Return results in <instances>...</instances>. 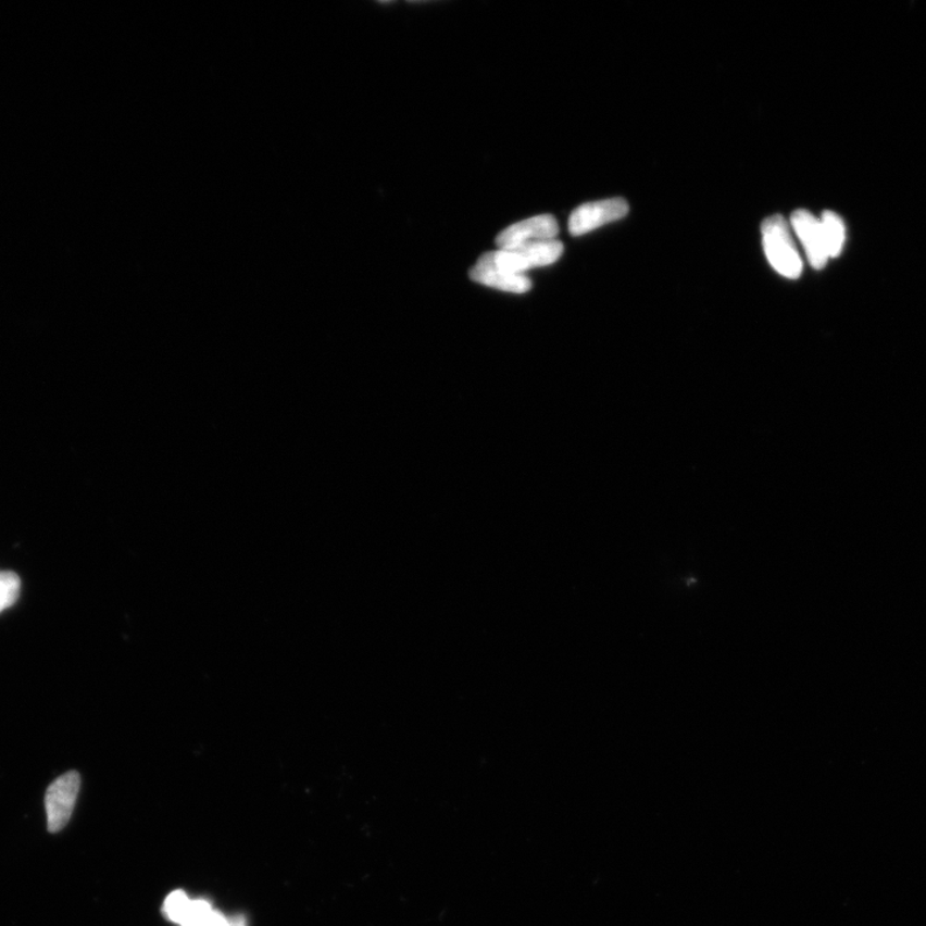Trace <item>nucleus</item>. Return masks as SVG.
I'll return each instance as SVG.
<instances>
[{
  "instance_id": "nucleus-1",
  "label": "nucleus",
  "mask_w": 926,
  "mask_h": 926,
  "mask_svg": "<svg viewBox=\"0 0 926 926\" xmlns=\"http://www.w3.org/2000/svg\"><path fill=\"white\" fill-rule=\"evenodd\" d=\"M764 254L778 275L797 279L803 272L802 256L792 240L789 223L781 215H772L762 223Z\"/></svg>"
},
{
  "instance_id": "nucleus-2",
  "label": "nucleus",
  "mask_w": 926,
  "mask_h": 926,
  "mask_svg": "<svg viewBox=\"0 0 926 926\" xmlns=\"http://www.w3.org/2000/svg\"><path fill=\"white\" fill-rule=\"evenodd\" d=\"M564 252V245L559 240L536 242L525 247L487 252L479 259L492 264L504 272L526 276V272L540 266L555 264Z\"/></svg>"
},
{
  "instance_id": "nucleus-3",
  "label": "nucleus",
  "mask_w": 926,
  "mask_h": 926,
  "mask_svg": "<svg viewBox=\"0 0 926 926\" xmlns=\"http://www.w3.org/2000/svg\"><path fill=\"white\" fill-rule=\"evenodd\" d=\"M80 781V775L70 771L49 785L45 798L49 833H59L67 825L79 796Z\"/></svg>"
},
{
  "instance_id": "nucleus-4",
  "label": "nucleus",
  "mask_w": 926,
  "mask_h": 926,
  "mask_svg": "<svg viewBox=\"0 0 926 926\" xmlns=\"http://www.w3.org/2000/svg\"><path fill=\"white\" fill-rule=\"evenodd\" d=\"M559 223L552 215L531 216L503 229L496 238V245L501 250H512L525 245L558 240Z\"/></svg>"
},
{
  "instance_id": "nucleus-5",
  "label": "nucleus",
  "mask_w": 926,
  "mask_h": 926,
  "mask_svg": "<svg viewBox=\"0 0 926 926\" xmlns=\"http://www.w3.org/2000/svg\"><path fill=\"white\" fill-rule=\"evenodd\" d=\"M628 212V202L622 198L584 203L575 209L570 217L571 235H587L605 224L623 220Z\"/></svg>"
},
{
  "instance_id": "nucleus-6",
  "label": "nucleus",
  "mask_w": 926,
  "mask_h": 926,
  "mask_svg": "<svg viewBox=\"0 0 926 926\" xmlns=\"http://www.w3.org/2000/svg\"><path fill=\"white\" fill-rule=\"evenodd\" d=\"M790 222L792 230L803 245L810 264L816 270L825 268L830 256L818 217L801 209L792 213Z\"/></svg>"
},
{
  "instance_id": "nucleus-7",
  "label": "nucleus",
  "mask_w": 926,
  "mask_h": 926,
  "mask_svg": "<svg viewBox=\"0 0 926 926\" xmlns=\"http://www.w3.org/2000/svg\"><path fill=\"white\" fill-rule=\"evenodd\" d=\"M470 278L476 284L511 293L528 292L533 285L528 276L504 272L492 264L480 261V259L470 271Z\"/></svg>"
},
{
  "instance_id": "nucleus-8",
  "label": "nucleus",
  "mask_w": 926,
  "mask_h": 926,
  "mask_svg": "<svg viewBox=\"0 0 926 926\" xmlns=\"http://www.w3.org/2000/svg\"><path fill=\"white\" fill-rule=\"evenodd\" d=\"M827 252L829 256L837 258L843 251L846 242V226L843 220L834 212H825L821 217Z\"/></svg>"
},
{
  "instance_id": "nucleus-9",
  "label": "nucleus",
  "mask_w": 926,
  "mask_h": 926,
  "mask_svg": "<svg viewBox=\"0 0 926 926\" xmlns=\"http://www.w3.org/2000/svg\"><path fill=\"white\" fill-rule=\"evenodd\" d=\"M21 580L13 572L0 573V613L15 605L20 598Z\"/></svg>"
},
{
  "instance_id": "nucleus-10",
  "label": "nucleus",
  "mask_w": 926,
  "mask_h": 926,
  "mask_svg": "<svg viewBox=\"0 0 926 926\" xmlns=\"http://www.w3.org/2000/svg\"><path fill=\"white\" fill-rule=\"evenodd\" d=\"M215 912L208 901H192L180 926H213Z\"/></svg>"
},
{
  "instance_id": "nucleus-11",
  "label": "nucleus",
  "mask_w": 926,
  "mask_h": 926,
  "mask_svg": "<svg viewBox=\"0 0 926 926\" xmlns=\"http://www.w3.org/2000/svg\"><path fill=\"white\" fill-rule=\"evenodd\" d=\"M191 902L184 890H175V892L167 896L164 902V914L167 921L180 925L189 906H191Z\"/></svg>"
},
{
  "instance_id": "nucleus-12",
  "label": "nucleus",
  "mask_w": 926,
  "mask_h": 926,
  "mask_svg": "<svg viewBox=\"0 0 926 926\" xmlns=\"http://www.w3.org/2000/svg\"><path fill=\"white\" fill-rule=\"evenodd\" d=\"M213 926H247V921L241 915H237L234 917H227L222 914V912L216 911Z\"/></svg>"
}]
</instances>
